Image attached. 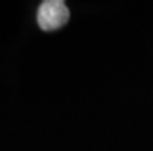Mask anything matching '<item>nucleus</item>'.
Listing matches in <instances>:
<instances>
[{"mask_svg": "<svg viewBox=\"0 0 153 151\" xmlns=\"http://www.w3.org/2000/svg\"><path fill=\"white\" fill-rule=\"evenodd\" d=\"M70 11L62 0H45L39 6L37 23L43 31H56L67 25Z\"/></svg>", "mask_w": 153, "mask_h": 151, "instance_id": "nucleus-1", "label": "nucleus"}]
</instances>
